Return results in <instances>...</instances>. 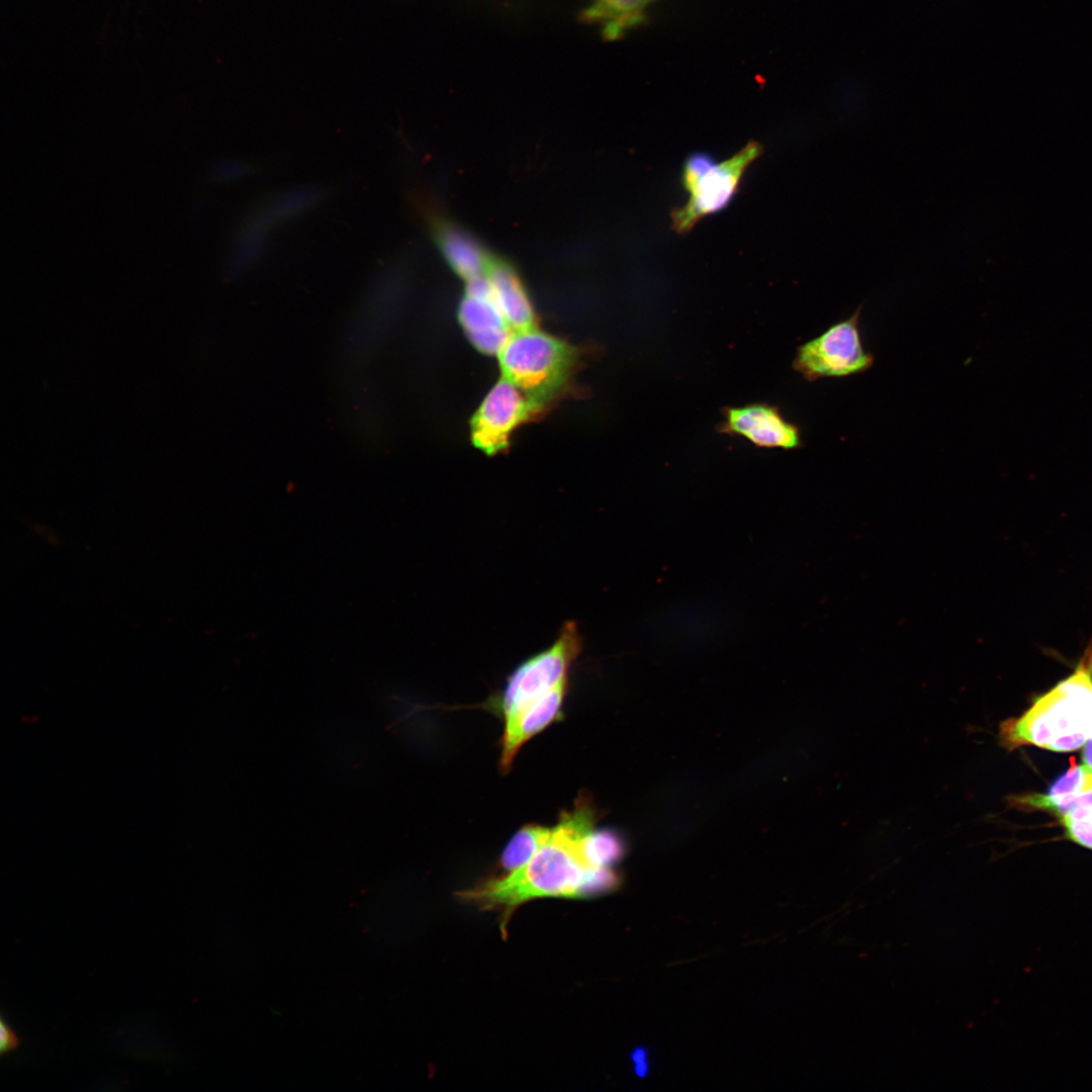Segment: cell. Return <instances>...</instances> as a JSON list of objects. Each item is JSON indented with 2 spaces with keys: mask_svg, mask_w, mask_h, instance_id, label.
<instances>
[{
  "mask_svg": "<svg viewBox=\"0 0 1092 1092\" xmlns=\"http://www.w3.org/2000/svg\"><path fill=\"white\" fill-rule=\"evenodd\" d=\"M1001 743L1073 751L1092 736V640L1074 672L1038 697L1016 719L1000 725Z\"/></svg>",
  "mask_w": 1092,
  "mask_h": 1092,
  "instance_id": "obj_2",
  "label": "cell"
},
{
  "mask_svg": "<svg viewBox=\"0 0 1092 1092\" xmlns=\"http://www.w3.org/2000/svg\"><path fill=\"white\" fill-rule=\"evenodd\" d=\"M654 0H594L580 13L582 22L602 25L607 39H616L622 32L643 18V10Z\"/></svg>",
  "mask_w": 1092,
  "mask_h": 1092,
  "instance_id": "obj_12",
  "label": "cell"
},
{
  "mask_svg": "<svg viewBox=\"0 0 1092 1092\" xmlns=\"http://www.w3.org/2000/svg\"><path fill=\"white\" fill-rule=\"evenodd\" d=\"M251 172L250 165L241 161H224L217 165L214 176L218 180H233L243 178Z\"/></svg>",
  "mask_w": 1092,
  "mask_h": 1092,
  "instance_id": "obj_18",
  "label": "cell"
},
{
  "mask_svg": "<svg viewBox=\"0 0 1092 1092\" xmlns=\"http://www.w3.org/2000/svg\"><path fill=\"white\" fill-rule=\"evenodd\" d=\"M269 226L261 211L252 213L246 219L232 257V269L234 271H244L262 256L267 243Z\"/></svg>",
  "mask_w": 1092,
  "mask_h": 1092,
  "instance_id": "obj_14",
  "label": "cell"
},
{
  "mask_svg": "<svg viewBox=\"0 0 1092 1092\" xmlns=\"http://www.w3.org/2000/svg\"><path fill=\"white\" fill-rule=\"evenodd\" d=\"M497 356L503 377L542 408L566 389L578 361L573 347L535 328L513 332Z\"/></svg>",
  "mask_w": 1092,
  "mask_h": 1092,
  "instance_id": "obj_3",
  "label": "cell"
},
{
  "mask_svg": "<svg viewBox=\"0 0 1092 1092\" xmlns=\"http://www.w3.org/2000/svg\"><path fill=\"white\" fill-rule=\"evenodd\" d=\"M458 316L472 344L486 354H498L513 333L494 299L488 275L468 280Z\"/></svg>",
  "mask_w": 1092,
  "mask_h": 1092,
  "instance_id": "obj_8",
  "label": "cell"
},
{
  "mask_svg": "<svg viewBox=\"0 0 1092 1092\" xmlns=\"http://www.w3.org/2000/svg\"><path fill=\"white\" fill-rule=\"evenodd\" d=\"M1092 789V771L1085 764H1074L1056 780L1045 794H1031L1018 798L1025 807L1048 810L1059 817L1067 813L1077 798Z\"/></svg>",
  "mask_w": 1092,
  "mask_h": 1092,
  "instance_id": "obj_11",
  "label": "cell"
},
{
  "mask_svg": "<svg viewBox=\"0 0 1092 1092\" xmlns=\"http://www.w3.org/2000/svg\"><path fill=\"white\" fill-rule=\"evenodd\" d=\"M1060 817L1067 836L1072 841L1092 849V808L1074 807Z\"/></svg>",
  "mask_w": 1092,
  "mask_h": 1092,
  "instance_id": "obj_17",
  "label": "cell"
},
{
  "mask_svg": "<svg viewBox=\"0 0 1092 1092\" xmlns=\"http://www.w3.org/2000/svg\"><path fill=\"white\" fill-rule=\"evenodd\" d=\"M861 306L850 317L840 321L798 350L793 367L808 381L824 377H845L868 371L873 355L862 344L859 318Z\"/></svg>",
  "mask_w": 1092,
  "mask_h": 1092,
  "instance_id": "obj_6",
  "label": "cell"
},
{
  "mask_svg": "<svg viewBox=\"0 0 1092 1092\" xmlns=\"http://www.w3.org/2000/svg\"><path fill=\"white\" fill-rule=\"evenodd\" d=\"M724 421L718 431L741 436L761 448L797 449L802 446L798 426L786 420L777 406L750 403L723 410Z\"/></svg>",
  "mask_w": 1092,
  "mask_h": 1092,
  "instance_id": "obj_9",
  "label": "cell"
},
{
  "mask_svg": "<svg viewBox=\"0 0 1092 1092\" xmlns=\"http://www.w3.org/2000/svg\"><path fill=\"white\" fill-rule=\"evenodd\" d=\"M543 408L503 377L486 394L471 421L473 444L487 454L509 445L513 431Z\"/></svg>",
  "mask_w": 1092,
  "mask_h": 1092,
  "instance_id": "obj_7",
  "label": "cell"
},
{
  "mask_svg": "<svg viewBox=\"0 0 1092 1092\" xmlns=\"http://www.w3.org/2000/svg\"><path fill=\"white\" fill-rule=\"evenodd\" d=\"M1083 763L1092 771V736L1084 744L1082 753Z\"/></svg>",
  "mask_w": 1092,
  "mask_h": 1092,
  "instance_id": "obj_21",
  "label": "cell"
},
{
  "mask_svg": "<svg viewBox=\"0 0 1092 1092\" xmlns=\"http://www.w3.org/2000/svg\"><path fill=\"white\" fill-rule=\"evenodd\" d=\"M631 1058L634 1062V1069L637 1076L645 1077L649 1069L647 1052L642 1048H637L632 1052Z\"/></svg>",
  "mask_w": 1092,
  "mask_h": 1092,
  "instance_id": "obj_20",
  "label": "cell"
},
{
  "mask_svg": "<svg viewBox=\"0 0 1092 1092\" xmlns=\"http://www.w3.org/2000/svg\"><path fill=\"white\" fill-rule=\"evenodd\" d=\"M20 1044V1038L7 1024L3 1017L0 1020V1055L4 1056Z\"/></svg>",
  "mask_w": 1092,
  "mask_h": 1092,
  "instance_id": "obj_19",
  "label": "cell"
},
{
  "mask_svg": "<svg viewBox=\"0 0 1092 1092\" xmlns=\"http://www.w3.org/2000/svg\"><path fill=\"white\" fill-rule=\"evenodd\" d=\"M590 800L581 795L551 827L547 840L521 867L458 893L483 910H499L506 937L508 922L523 903L536 898H582L614 890L620 878L595 862L590 840L596 824Z\"/></svg>",
  "mask_w": 1092,
  "mask_h": 1092,
  "instance_id": "obj_1",
  "label": "cell"
},
{
  "mask_svg": "<svg viewBox=\"0 0 1092 1092\" xmlns=\"http://www.w3.org/2000/svg\"><path fill=\"white\" fill-rule=\"evenodd\" d=\"M761 154L762 146L750 141L721 162L707 153L690 155L681 172L688 199L671 211L672 229L679 235L687 234L703 217L725 209L736 195L745 172Z\"/></svg>",
  "mask_w": 1092,
  "mask_h": 1092,
  "instance_id": "obj_4",
  "label": "cell"
},
{
  "mask_svg": "<svg viewBox=\"0 0 1092 1092\" xmlns=\"http://www.w3.org/2000/svg\"><path fill=\"white\" fill-rule=\"evenodd\" d=\"M440 246L451 267L467 280L484 275L488 268L486 256L478 244L459 230L444 229L440 233Z\"/></svg>",
  "mask_w": 1092,
  "mask_h": 1092,
  "instance_id": "obj_13",
  "label": "cell"
},
{
  "mask_svg": "<svg viewBox=\"0 0 1092 1092\" xmlns=\"http://www.w3.org/2000/svg\"><path fill=\"white\" fill-rule=\"evenodd\" d=\"M582 648L574 621L565 622L555 641L522 662L509 676L499 700L504 731L510 729L534 704L568 679L569 670Z\"/></svg>",
  "mask_w": 1092,
  "mask_h": 1092,
  "instance_id": "obj_5",
  "label": "cell"
},
{
  "mask_svg": "<svg viewBox=\"0 0 1092 1092\" xmlns=\"http://www.w3.org/2000/svg\"><path fill=\"white\" fill-rule=\"evenodd\" d=\"M321 197L322 192L317 188L291 189L277 196L261 212L265 221L271 226L306 211L314 206Z\"/></svg>",
  "mask_w": 1092,
  "mask_h": 1092,
  "instance_id": "obj_16",
  "label": "cell"
},
{
  "mask_svg": "<svg viewBox=\"0 0 1092 1092\" xmlns=\"http://www.w3.org/2000/svg\"><path fill=\"white\" fill-rule=\"evenodd\" d=\"M488 271L494 299L511 330L534 328L533 307L516 273L500 263L489 267Z\"/></svg>",
  "mask_w": 1092,
  "mask_h": 1092,
  "instance_id": "obj_10",
  "label": "cell"
},
{
  "mask_svg": "<svg viewBox=\"0 0 1092 1092\" xmlns=\"http://www.w3.org/2000/svg\"><path fill=\"white\" fill-rule=\"evenodd\" d=\"M551 827L537 824L522 827L505 847L500 863L508 872L523 866L547 840Z\"/></svg>",
  "mask_w": 1092,
  "mask_h": 1092,
  "instance_id": "obj_15",
  "label": "cell"
}]
</instances>
